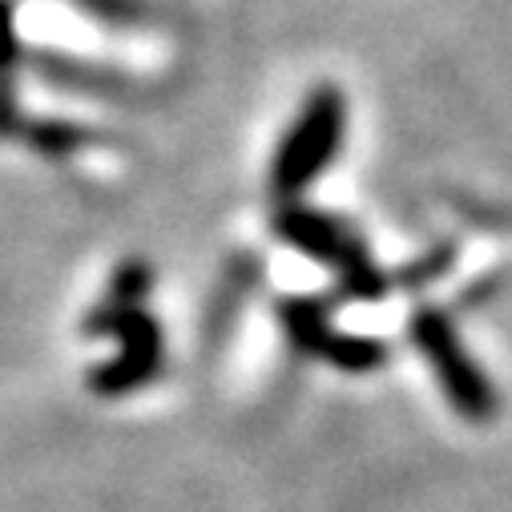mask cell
Wrapping results in <instances>:
<instances>
[{
    "mask_svg": "<svg viewBox=\"0 0 512 512\" xmlns=\"http://www.w3.org/2000/svg\"><path fill=\"white\" fill-rule=\"evenodd\" d=\"M9 49H13V29H9V13L0 9V65L9 61Z\"/></svg>",
    "mask_w": 512,
    "mask_h": 512,
    "instance_id": "ba28073f",
    "label": "cell"
},
{
    "mask_svg": "<svg viewBox=\"0 0 512 512\" xmlns=\"http://www.w3.org/2000/svg\"><path fill=\"white\" fill-rule=\"evenodd\" d=\"M89 331H97V335L109 331V335L121 339V355L101 363L93 371V379H89L97 396H125V392L142 388V383L158 371V363H162V331L146 311H138V307L134 311H105L101 307L93 315Z\"/></svg>",
    "mask_w": 512,
    "mask_h": 512,
    "instance_id": "277c9868",
    "label": "cell"
},
{
    "mask_svg": "<svg viewBox=\"0 0 512 512\" xmlns=\"http://www.w3.org/2000/svg\"><path fill=\"white\" fill-rule=\"evenodd\" d=\"M279 323L287 327V335L299 351H307V355H315V359H323L339 371H351V375L375 371L383 359H388L383 339L335 331L327 307L315 303V299H303V295H291V299L279 303Z\"/></svg>",
    "mask_w": 512,
    "mask_h": 512,
    "instance_id": "3957f363",
    "label": "cell"
},
{
    "mask_svg": "<svg viewBox=\"0 0 512 512\" xmlns=\"http://www.w3.org/2000/svg\"><path fill=\"white\" fill-rule=\"evenodd\" d=\"M456 263V246L452 242H440V246H432L428 254H420L416 263H408L400 275H396V283L400 287H428V283H436V279H444V271Z\"/></svg>",
    "mask_w": 512,
    "mask_h": 512,
    "instance_id": "52a82bcc",
    "label": "cell"
},
{
    "mask_svg": "<svg viewBox=\"0 0 512 512\" xmlns=\"http://www.w3.org/2000/svg\"><path fill=\"white\" fill-rule=\"evenodd\" d=\"M275 234L287 238L295 250H303L307 259L323 263V267H339V259L351 246V234L323 210L311 206H283L275 214Z\"/></svg>",
    "mask_w": 512,
    "mask_h": 512,
    "instance_id": "5b68a950",
    "label": "cell"
},
{
    "mask_svg": "<svg viewBox=\"0 0 512 512\" xmlns=\"http://www.w3.org/2000/svg\"><path fill=\"white\" fill-rule=\"evenodd\" d=\"M412 343L420 347V355L428 359L436 383L444 388V396L452 400V408L468 420V424H488L496 420V388L488 383V375L480 371V363L464 351L460 335H456V323L436 311V307H424L412 315Z\"/></svg>",
    "mask_w": 512,
    "mask_h": 512,
    "instance_id": "7a4b0ae2",
    "label": "cell"
},
{
    "mask_svg": "<svg viewBox=\"0 0 512 512\" xmlns=\"http://www.w3.org/2000/svg\"><path fill=\"white\" fill-rule=\"evenodd\" d=\"M347 130V101L335 85H323L307 97V105L299 109L295 125L287 130L275 162H271V190L279 198H291L299 190H307L339 154Z\"/></svg>",
    "mask_w": 512,
    "mask_h": 512,
    "instance_id": "6da1fadb",
    "label": "cell"
},
{
    "mask_svg": "<svg viewBox=\"0 0 512 512\" xmlns=\"http://www.w3.org/2000/svg\"><path fill=\"white\" fill-rule=\"evenodd\" d=\"M339 283H343V291L351 295V299H359V303H375V299H383L388 295V275H383L375 263H371V254L351 238V246H347V254L339 259Z\"/></svg>",
    "mask_w": 512,
    "mask_h": 512,
    "instance_id": "8992f818",
    "label": "cell"
}]
</instances>
